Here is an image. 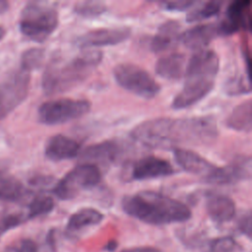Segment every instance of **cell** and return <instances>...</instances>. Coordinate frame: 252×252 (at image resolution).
Masks as SVG:
<instances>
[{
    "mask_svg": "<svg viewBox=\"0 0 252 252\" xmlns=\"http://www.w3.org/2000/svg\"><path fill=\"white\" fill-rule=\"evenodd\" d=\"M250 177L251 158L249 157H238L224 166H216L204 176V180L217 185H230L241 180L250 179Z\"/></svg>",
    "mask_w": 252,
    "mask_h": 252,
    "instance_id": "8fae6325",
    "label": "cell"
},
{
    "mask_svg": "<svg viewBox=\"0 0 252 252\" xmlns=\"http://www.w3.org/2000/svg\"><path fill=\"white\" fill-rule=\"evenodd\" d=\"M251 2L249 0H235L225 11L224 18L218 24L220 35H229L240 30H251Z\"/></svg>",
    "mask_w": 252,
    "mask_h": 252,
    "instance_id": "4fadbf2b",
    "label": "cell"
},
{
    "mask_svg": "<svg viewBox=\"0 0 252 252\" xmlns=\"http://www.w3.org/2000/svg\"><path fill=\"white\" fill-rule=\"evenodd\" d=\"M196 4L195 1L190 0H179V1H167L161 3V8L166 11L180 12L192 8Z\"/></svg>",
    "mask_w": 252,
    "mask_h": 252,
    "instance_id": "d6a6232c",
    "label": "cell"
},
{
    "mask_svg": "<svg viewBox=\"0 0 252 252\" xmlns=\"http://www.w3.org/2000/svg\"><path fill=\"white\" fill-rule=\"evenodd\" d=\"M174 169L171 163L161 158L149 156L135 162L132 169V178L135 180H151L166 177L173 174Z\"/></svg>",
    "mask_w": 252,
    "mask_h": 252,
    "instance_id": "5bb4252c",
    "label": "cell"
},
{
    "mask_svg": "<svg viewBox=\"0 0 252 252\" xmlns=\"http://www.w3.org/2000/svg\"><path fill=\"white\" fill-rule=\"evenodd\" d=\"M25 221L21 214H6L0 218V239L4 233L13 229Z\"/></svg>",
    "mask_w": 252,
    "mask_h": 252,
    "instance_id": "1f68e13d",
    "label": "cell"
},
{
    "mask_svg": "<svg viewBox=\"0 0 252 252\" xmlns=\"http://www.w3.org/2000/svg\"><path fill=\"white\" fill-rule=\"evenodd\" d=\"M45 51L43 48L32 47L26 50L22 54L21 58V68L27 72H31L32 70L37 69L42 65L44 60Z\"/></svg>",
    "mask_w": 252,
    "mask_h": 252,
    "instance_id": "83f0119b",
    "label": "cell"
},
{
    "mask_svg": "<svg viewBox=\"0 0 252 252\" xmlns=\"http://www.w3.org/2000/svg\"><path fill=\"white\" fill-rule=\"evenodd\" d=\"M30 74L22 68L9 73L0 84V120L5 118L28 95Z\"/></svg>",
    "mask_w": 252,
    "mask_h": 252,
    "instance_id": "ba28073f",
    "label": "cell"
},
{
    "mask_svg": "<svg viewBox=\"0 0 252 252\" xmlns=\"http://www.w3.org/2000/svg\"><path fill=\"white\" fill-rule=\"evenodd\" d=\"M172 118L158 117L145 120L136 125L130 136L147 148H171L170 129Z\"/></svg>",
    "mask_w": 252,
    "mask_h": 252,
    "instance_id": "9c48e42d",
    "label": "cell"
},
{
    "mask_svg": "<svg viewBox=\"0 0 252 252\" xmlns=\"http://www.w3.org/2000/svg\"><path fill=\"white\" fill-rule=\"evenodd\" d=\"M53 180L54 178L52 176L37 175L30 180V184L37 188H46V187H49L54 182Z\"/></svg>",
    "mask_w": 252,
    "mask_h": 252,
    "instance_id": "e575fe53",
    "label": "cell"
},
{
    "mask_svg": "<svg viewBox=\"0 0 252 252\" xmlns=\"http://www.w3.org/2000/svg\"><path fill=\"white\" fill-rule=\"evenodd\" d=\"M113 77L123 89L150 99L160 91L158 83L142 67L133 63H120L113 68Z\"/></svg>",
    "mask_w": 252,
    "mask_h": 252,
    "instance_id": "8992f818",
    "label": "cell"
},
{
    "mask_svg": "<svg viewBox=\"0 0 252 252\" xmlns=\"http://www.w3.org/2000/svg\"><path fill=\"white\" fill-rule=\"evenodd\" d=\"M220 69L218 54L209 48L195 51L190 57L184 76H204L215 78Z\"/></svg>",
    "mask_w": 252,
    "mask_h": 252,
    "instance_id": "9a60e30c",
    "label": "cell"
},
{
    "mask_svg": "<svg viewBox=\"0 0 252 252\" xmlns=\"http://www.w3.org/2000/svg\"><path fill=\"white\" fill-rule=\"evenodd\" d=\"M73 10L81 17L94 18L103 14L107 10V7L101 1H82L77 2Z\"/></svg>",
    "mask_w": 252,
    "mask_h": 252,
    "instance_id": "f1b7e54d",
    "label": "cell"
},
{
    "mask_svg": "<svg viewBox=\"0 0 252 252\" xmlns=\"http://www.w3.org/2000/svg\"><path fill=\"white\" fill-rule=\"evenodd\" d=\"M122 154V147L116 141H103L87 147L81 154V160L89 163L108 164L116 161Z\"/></svg>",
    "mask_w": 252,
    "mask_h": 252,
    "instance_id": "e0dca14e",
    "label": "cell"
},
{
    "mask_svg": "<svg viewBox=\"0 0 252 252\" xmlns=\"http://www.w3.org/2000/svg\"><path fill=\"white\" fill-rule=\"evenodd\" d=\"M215 80L203 76H185L183 89L173 98L171 107L183 109L199 102L213 90Z\"/></svg>",
    "mask_w": 252,
    "mask_h": 252,
    "instance_id": "30bf717a",
    "label": "cell"
},
{
    "mask_svg": "<svg viewBox=\"0 0 252 252\" xmlns=\"http://www.w3.org/2000/svg\"><path fill=\"white\" fill-rule=\"evenodd\" d=\"M221 2L220 1H207L197 5L195 8H191L186 16V21L189 23L199 22L216 16L220 13Z\"/></svg>",
    "mask_w": 252,
    "mask_h": 252,
    "instance_id": "484cf974",
    "label": "cell"
},
{
    "mask_svg": "<svg viewBox=\"0 0 252 252\" xmlns=\"http://www.w3.org/2000/svg\"><path fill=\"white\" fill-rule=\"evenodd\" d=\"M3 252H19L17 247H7Z\"/></svg>",
    "mask_w": 252,
    "mask_h": 252,
    "instance_id": "ab89813d",
    "label": "cell"
},
{
    "mask_svg": "<svg viewBox=\"0 0 252 252\" xmlns=\"http://www.w3.org/2000/svg\"><path fill=\"white\" fill-rule=\"evenodd\" d=\"M81 144L71 137L57 134L50 137L44 148L45 157L52 161L66 160L80 155Z\"/></svg>",
    "mask_w": 252,
    "mask_h": 252,
    "instance_id": "2e32d148",
    "label": "cell"
},
{
    "mask_svg": "<svg viewBox=\"0 0 252 252\" xmlns=\"http://www.w3.org/2000/svg\"><path fill=\"white\" fill-rule=\"evenodd\" d=\"M120 252H161L159 249L150 246H142V247H133L129 249H124Z\"/></svg>",
    "mask_w": 252,
    "mask_h": 252,
    "instance_id": "8d00e7d4",
    "label": "cell"
},
{
    "mask_svg": "<svg viewBox=\"0 0 252 252\" xmlns=\"http://www.w3.org/2000/svg\"><path fill=\"white\" fill-rule=\"evenodd\" d=\"M172 150L177 164L189 173L202 174L205 176L216 167V165L211 163L208 159L191 150L179 147H175Z\"/></svg>",
    "mask_w": 252,
    "mask_h": 252,
    "instance_id": "d6986e66",
    "label": "cell"
},
{
    "mask_svg": "<svg viewBox=\"0 0 252 252\" xmlns=\"http://www.w3.org/2000/svg\"><path fill=\"white\" fill-rule=\"evenodd\" d=\"M54 200L46 195H37L32 198L29 204L27 219H34L40 216H44L52 212L54 209Z\"/></svg>",
    "mask_w": 252,
    "mask_h": 252,
    "instance_id": "4316f807",
    "label": "cell"
},
{
    "mask_svg": "<svg viewBox=\"0 0 252 252\" xmlns=\"http://www.w3.org/2000/svg\"><path fill=\"white\" fill-rule=\"evenodd\" d=\"M224 92L229 95H238L241 94L250 93V85L248 77L243 75H235L225 82L223 86Z\"/></svg>",
    "mask_w": 252,
    "mask_h": 252,
    "instance_id": "f546056e",
    "label": "cell"
},
{
    "mask_svg": "<svg viewBox=\"0 0 252 252\" xmlns=\"http://www.w3.org/2000/svg\"><path fill=\"white\" fill-rule=\"evenodd\" d=\"M131 35L129 27L99 28L80 34L75 39V44L82 48L115 45L125 41Z\"/></svg>",
    "mask_w": 252,
    "mask_h": 252,
    "instance_id": "7c38bea8",
    "label": "cell"
},
{
    "mask_svg": "<svg viewBox=\"0 0 252 252\" xmlns=\"http://www.w3.org/2000/svg\"><path fill=\"white\" fill-rule=\"evenodd\" d=\"M218 126L213 116H197L173 119L171 123L170 140L172 149L176 145H207L218 136Z\"/></svg>",
    "mask_w": 252,
    "mask_h": 252,
    "instance_id": "277c9868",
    "label": "cell"
},
{
    "mask_svg": "<svg viewBox=\"0 0 252 252\" xmlns=\"http://www.w3.org/2000/svg\"><path fill=\"white\" fill-rule=\"evenodd\" d=\"M181 27L177 21L169 20L162 23L151 40V49L159 53L175 46L180 41Z\"/></svg>",
    "mask_w": 252,
    "mask_h": 252,
    "instance_id": "44dd1931",
    "label": "cell"
},
{
    "mask_svg": "<svg viewBox=\"0 0 252 252\" xmlns=\"http://www.w3.org/2000/svg\"><path fill=\"white\" fill-rule=\"evenodd\" d=\"M101 179V171L96 164L84 162L67 172L52 187V193L60 200L75 198L81 191L92 189Z\"/></svg>",
    "mask_w": 252,
    "mask_h": 252,
    "instance_id": "5b68a950",
    "label": "cell"
},
{
    "mask_svg": "<svg viewBox=\"0 0 252 252\" xmlns=\"http://www.w3.org/2000/svg\"><path fill=\"white\" fill-rule=\"evenodd\" d=\"M206 210L211 218L217 223H224L231 220L236 213L233 200L222 194H210L206 202Z\"/></svg>",
    "mask_w": 252,
    "mask_h": 252,
    "instance_id": "ffe728a7",
    "label": "cell"
},
{
    "mask_svg": "<svg viewBox=\"0 0 252 252\" xmlns=\"http://www.w3.org/2000/svg\"><path fill=\"white\" fill-rule=\"evenodd\" d=\"M225 125L235 131L250 132L252 127V102L250 99L236 105L225 119Z\"/></svg>",
    "mask_w": 252,
    "mask_h": 252,
    "instance_id": "cb8c5ba5",
    "label": "cell"
},
{
    "mask_svg": "<svg viewBox=\"0 0 252 252\" xmlns=\"http://www.w3.org/2000/svg\"><path fill=\"white\" fill-rule=\"evenodd\" d=\"M186 57L183 53L172 52L159 57L156 63V73L167 80H179L185 75Z\"/></svg>",
    "mask_w": 252,
    "mask_h": 252,
    "instance_id": "7402d4cb",
    "label": "cell"
},
{
    "mask_svg": "<svg viewBox=\"0 0 252 252\" xmlns=\"http://www.w3.org/2000/svg\"><path fill=\"white\" fill-rule=\"evenodd\" d=\"M8 8V3L5 1H0V14L3 13Z\"/></svg>",
    "mask_w": 252,
    "mask_h": 252,
    "instance_id": "f35d334b",
    "label": "cell"
},
{
    "mask_svg": "<svg viewBox=\"0 0 252 252\" xmlns=\"http://www.w3.org/2000/svg\"><path fill=\"white\" fill-rule=\"evenodd\" d=\"M4 34H5V31H4V29L2 27H0V40L2 39Z\"/></svg>",
    "mask_w": 252,
    "mask_h": 252,
    "instance_id": "60d3db41",
    "label": "cell"
},
{
    "mask_svg": "<svg viewBox=\"0 0 252 252\" xmlns=\"http://www.w3.org/2000/svg\"><path fill=\"white\" fill-rule=\"evenodd\" d=\"M102 52L89 49L69 60L52 59L46 66L41 80L45 94L67 92L84 82L100 63Z\"/></svg>",
    "mask_w": 252,
    "mask_h": 252,
    "instance_id": "7a4b0ae2",
    "label": "cell"
},
{
    "mask_svg": "<svg viewBox=\"0 0 252 252\" xmlns=\"http://www.w3.org/2000/svg\"><path fill=\"white\" fill-rule=\"evenodd\" d=\"M121 207L128 216L153 225L183 222L191 218V211L184 203L151 190L123 197Z\"/></svg>",
    "mask_w": 252,
    "mask_h": 252,
    "instance_id": "6da1fadb",
    "label": "cell"
},
{
    "mask_svg": "<svg viewBox=\"0 0 252 252\" xmlns=\"http://www.w3.org/2000/svg\"><path fill=\"white\" fill-rule=\"evenodd\" d=\"M91 109V102L82 98L61 97L43 102L37 110L38 120L45 125H58L77 119Z\"/></svg>",
    "mask_w": 252,
    "mask_h": 252,
    "instance_id": "52a82bcc",
    "label": "cell"
},
{
    "mask_svg": "<svg viewBox=\"0 0 252 252\" xmlns=\"http://www.w3.org/2000/svg\"><path fill=\"white\" fill-rule=\"evenodd\" d=\"M57 10L47 4L31 2L23 9L20 17V30L28 38L42 42L57 29Z\"/></svg>",
    "mask_w": 252,
    "mask_h": 252,
    "instance_id": "3957f363",
    "label": "cell"
},
{
    "mask_svg": "<svg viewBox=\"0 0 252 252\" xmlns=\"http://www.w3.org/2000/svg\"><path fill=\"white\" fill-rule=\"evenodd\" d=\"M239 248L238 243L231 236H221L209 242L206 252H235Z\"/></svg>",
    "mask_w": 252,
    "mask_h": 252,
    "instance_id": "4dcf8cb0",
    "label": "cell"
},
{
    "mask_svg": "<svg viewBox=\"0 0 252 252\" xmlns=\"http://www.w3.org/2000/svg\"><path fill=\"white\" fill-rule=\"evenodd\" d=\"M218 35H220L218 24H202L181 32L180 41L188 48L197 51L207 48L209 43Z\"/></svg>",
    "mask_w": 252,
    "mask_h": 252,
    "instance_id": "ac0fdd59",
    "label": "cell"
},
{
    "mask_svg": "<svg viewBox=\"0 0 252 252\" xmlns=\"http://www.w3.org/2000/svg\"><path fill=\"white\" fill-rule=\"evenodd\" d=\"M116 247H117V242L111 240V241H109V242L107 243V245L104 247V249L107 250V251H113Z\"/></svg>",
    "mask_w": 252,
    "mask_h": 252,
    "instance_id": "74e56055",
    "label": "cell"
},
{
    "mask_svg": "<svg viewBox=\"0 0 252 252\" xmlns=\"http://www.w3.org/2000/svg\"><path fill=\"white\" fill-rule=\"evenodd\" d=\"M19 252H37V245L31 239H23L18 247Z\"/></svg>",
    "mask_w": 252,
    "mask_h": 252,
    "instance_id": "d590c367",
    "label": "cell"
},
{
    "mask_svg": "<svg viewBox=\"0 0 252 252\" xmlns=\"http://www.w3.org/2000/svg\"><path fill=\"white\" fill-rule=\"evenodd\" d=\"M237 227L239 231L243 234H245L248 238H251L252 233V217L251 213L247 212L244 215L241 216V218L238 220Z\"/></svg>",
    "mask_w": 252,
    "mask_h": 252,
    "instance_id": "836d02e7",
    "label": "cell"
},
{
    "mask_svg": "<svg viewBox=\"0 0 252 252\" xmlns=\"http://www.w3.org/2000/svg\"><path fill=\"white\" fill-rule=\"evenodd\" d=\"M103 215L94 208H83L70 216L66 230L68 232H76L85 227L96 225L103 220Z\"/></svg>",
    "mask_w": 252,
    "mask_h": 252,
    "instance_id": "d4e9b609",
    "label": "cell"
},
{
    "mask_svg": "<svg viewBox=\"0 0 252 252\" xmlns=\"http://www.w3.org/2000/svg\"><path fill=\"white\" fill-rule=\"evenodd\" d=\"M30 193L31 192L16 177L8 172L0 171V203L22 202Z\"/></svg>",
    "mask_w": 252,
    "mask_h": 252,
    "instance_id": "603a6c76",
    "label": "cell"
}]
</instances>
